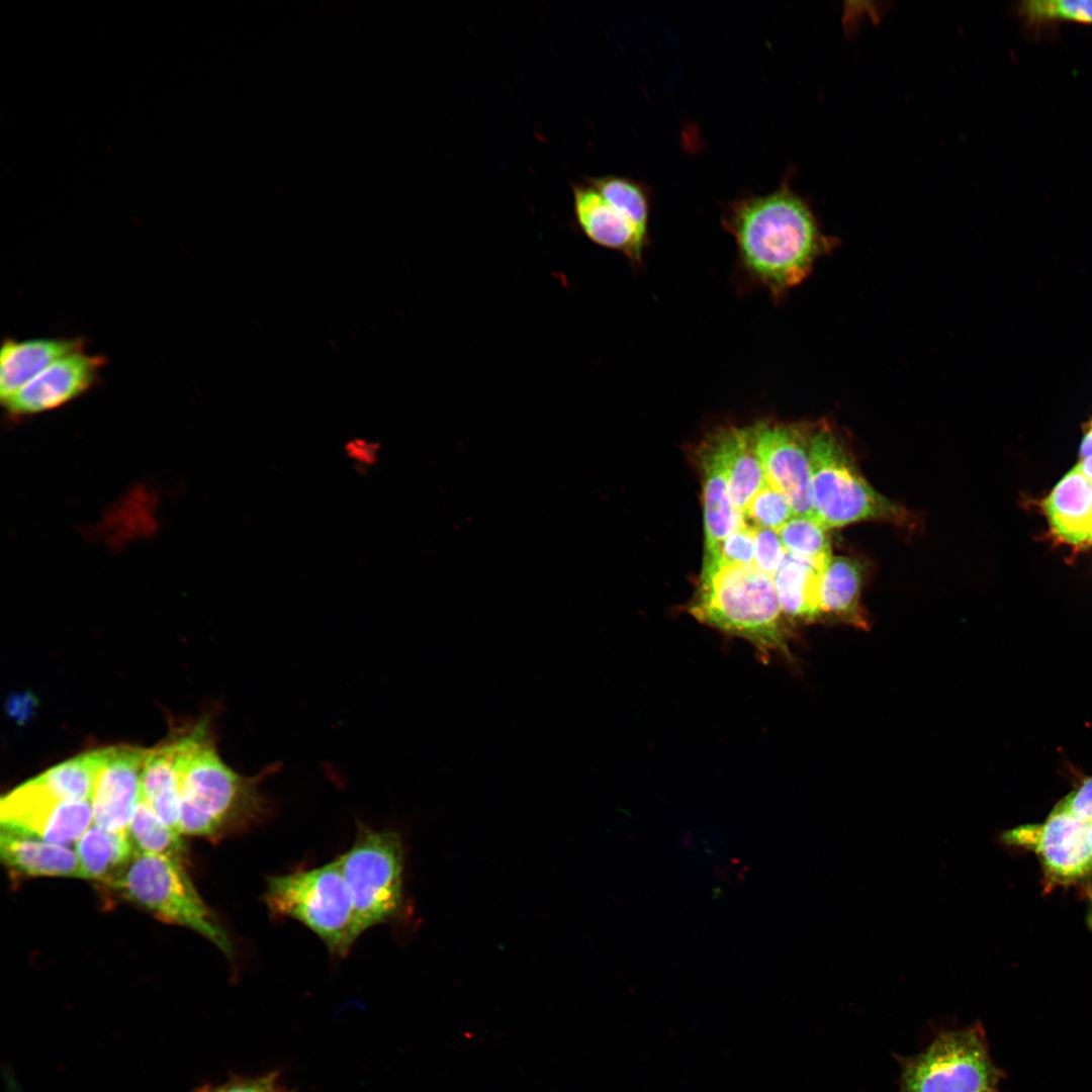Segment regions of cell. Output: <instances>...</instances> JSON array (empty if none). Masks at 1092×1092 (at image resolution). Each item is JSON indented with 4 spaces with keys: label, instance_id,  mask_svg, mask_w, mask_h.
I'll list each match as a JSON object with an SVG mask.
<instances>
[{
    "label": "cell",
    "instance_id": "38",
    "mask_svg": "<svg viewBox=\"0 0 1092 1092\" xmlns=\"http://www.w3.org/2000/svg\"><path fill=\"white\" fill-rule=\"evenodd\" d=\"M1087 834H1088L1089 845H1090L1091 850H1092V820L1088 822Z\"/></svg>",
    "mask_w": 1092,
    "mask_h": 1092
},
{
    "label": "cell",
    "instance_id": "2",
    "mask_svg": "<svg viewBox=\"0 0 1092 1092\" xmlns=\"http://www.w3.org/2000/svg\"><path fill=\"white\" fill-rule=\"evenodd\" d=\"M175 740L181 783V834L218 840L266 821L270 805L261 784L270 768L244 776L225 764L215 749L208 721Z\"/></svg>",
    "mask_w": 1092,
    "mask_h": 1092
},
{
    "label": "cell",
    "instance_id": "37",
    "mask_svg": "<svg viewBox=\"0 0 1092 1092\" xmlns=\"http://www.w3.org/2000/svg\"><path fill=\"white\" fill-rule=\"evenodd\" d=\"M1076 468L1092 481V456L1082 458Z\"/></svg>",
    "mask_w": 1092,
    "mask_h": 1092
},
{
    "label": "cell",
    "instance_id": "6",
    "mask_svg": "<svg viewBox=\"0 0 1092 1092\" xmlns=\"http://www.w3.org/2000/svg\"><path fill=\"white\" fill-rule=\"evenodd\" d=\"M336 858L350 892L359 936L404 914V847L397 832L358 823L353 844Z\"/></svg>",
    "mask_w": 1092,
    "mask_h": 1092
},
{
    "label": "cell",
    "instance_id": "16",
    "mask_svg": "<svg viewBox=\"0 0 1092 1092\" xmlns=\"http://www.w3.org/2000/svg\"><path fill=\"white\" fill-rule=\"evenodd\" d=\"M1053 535L1074 547L1092 544V481L1076 466L1042 502Z\"/></svg>",
    "mask_w": 1092,
    "mask_h": 1092
},
{
    "label": "cell",
    "instance_id": "27",
    "mask_svg": "<svg viewBox=\"0 0 1092 1092\" xmlns=\"http://www.w3.org/2000/svg\"><path fill=\"white\" fill-rule=\"evenodd\" d=\"M827 531L815 518L794 515L778 534L788 553L825 566L832 557Z\"/></svg>",
    "mask_w": 1092,
    "mask_h": 1092
},
{
    "label": "cell",
    "instance_id": "18",
    "mask_svg": "<svg viewBox=\"0 0 1092 1092\" xmlns=\"http://www.w3.org/2000/svg\"><path fill=\"white\" fill-rule=\"evenodd\" d=\"M0 854L10 869L30 877L82 878L75 849L1 827Z\"/></svg>",
    "mask_w": 1092,
    "mask_h": 1092
},
{
    "label": "cell",
    "instance_id": "12",
    "mask_svg": "<svg viewBox=\"0 0 1092 1092\" xmlns=\"http://www.w3.org/2000/svg\"><path fill=\"white\" fill-rule=\"evenodd\" d=\"M105 357L84 351L62 358L2 402L12 418H23L62 406L81 396L99 380Z\"/></svg>",
    "mask_w": 1092,
    "mask_h": 1092
},
{
    "label": "cell",
    "instance_id": "17",
    "mask_svg": "<svg viewBox=\"0 0 1092 1092\" xmlns=\"http://www.w3.org/2000/svg\"><path fill=\"white\" fill-rule=\"evenodd\" d=\"M81 338L5 339L0 353V398L6 400L56 361L82 351Z\"/></svg>",
    "mask_w": 1092,
    "mask_h": 1092
},
{
    "label": "cell",
    "instance_id": "20",
    "mask_svg": "<svg viewBox=\"0 0 1092 1092\" xmlns=\"http://www.w3.org/2000/svg\"><path fill=\"white\" fill-rule=\"evenodd\" d=\"M180 797L177 745L173 739L148 750L142 772L141 800L166 825L179 832Z\"/></svg>",
    "mask_w": 1092,
    "mask_h": 1092
},
{
    "label": "cell",
    "instance_id": "24",
    "mask_svg": "<svg viewBox=\"0 0 1092 1092\" xmlns=\"http://www.w3.org/2000/svg\"><path fill=\"white\" fill-rule=\"evenodd\" d=\"M104 748L79 754L46 770L35 784L64 801H91Z\"/></svg>",
    "mask_w": 1092,
    "mask_h": 1092
},
{
    "label": "cell",
    "instance_id": "26",
    "mask_svg": "<svg viewBox=\"0 0 1092 1092\" xmlns=\"http://www.w3.org/2000/svg\"><path fill=\"white\" fill-rule=\"evenodd\" d=\"M584 178L604 197L625 211L635 223L649 231L652 190L647 184L616 174Z\"/></svg>",
    "mask_w": 1092,
    "mask_h": 1092
},
{
    "label": "cell",
    "instance_id": "25",
    "mask_svg": "<svg viewBox=\"0 0 1092 1092\" xmlns=\"http://www.w3.org/2000/svg\"><path fill=\"white\" fill-rule=\"evenodd\" d=\"M134 852L163 855L182 861L185 846L180 833L166 825L142 800L126 829Z\"/></svg>",
    "mask_w": 1092,
    "mask_h": 1092
},
{
    "label": "cell",
    "instance_id": "23",
    "mask_svg": "<svg viewBox=\"0 0 1092 1092\" xmlns=\"http://www.w3.org/2000/svg\"><path fill=\"white\" fill-rule=\"evenodd\" d=\"M84 879L111 885L122 873L134 850L127 832H113L91 824L76 842Z\"/></svg>",
    "mask_w": 1092,
    "mask_h": 1092
},
{
    "label": "cell",
    "instance_id": "10",
    "mask_svg": "<svg viewBox=\"0 0 1092 1092\" xmlns=\"http://www.w3.org/2000/svg\"><path fill=\"white\" fill-rule=\"evenodd\" d=\"M1088 821L1054 809L1041 824L1020 825L999 835L1001 844L1033 851L1053 882L1070 884L1092 873Z\"/></svg>",
    "mask_w": 1092,
    "mask_h": 1092
},
{
    "label": "cell",
    "instance_id": "29",
    "mask_svg": "<svg viewBox=\"0 0 1092 1092\" xmlns=\"http://www.w3.org/2000/svg\"><path fill=\"white\" fill-rule=\"evenodd\" d=\"M794 515L787 497L768 482L757 491L743 513L750 526L777 532Z\"/></svg>",
    "mask_w": 1092,
    "mask_h": 1092
},
{
    "label": "cell",
    "instance_id": "4",
    "mask_svg": "<svg viewBox=\"0 0 1092 1092\" xmlns=\"http://www.w3.org/2000/svg\"><path fill=\"white\" fill-rule=\"evenodd\" d=\"M810 461L815 518L826 529L862 521H909L905 508L867 481L838 432L826 422L814 423Z\"/></svg>",
    "mask_w": 1092,
    "mask_h": 1092
},
{
    "label": "cell",
    "instance_id": "3",
    "mask_svg": "<svg viewBox=\"0 0 1092 1092\" xmlns=\"http://www.w3.org/2000/svg\"><path fill=\"white\" fill-rule=\"evenodd\" d=\"M690 612L703 624L747 640L764 655L790 654L774 577L754 565L703 564Z\"/></svg>",
    "mask_w": 1092,
    "mask_h": 1092
},
{
    "label": "cell",
    "instance_id": "39",
    "mask_svg": "<svg viewBox=\"0 0 1092 1092\" xmlns=\"http://www.w3.org/2000/svg\"><path fill=\"white\" fill-rule=\"evenodd\" d=\"M983 1092H996V1091H995V1089H988V1090H985Z\"/></svg>",
    "mask_w": 1092,
    "mask_h": 1092
},
{
    "label": "cell",
    "instance_id": "7",
    "mask_svg": "<svg viewBox=\"0 0 1092 1092\" xmlns=\"http://www.w3.org/2000/svg\"><path fill=\"white\" fill-rule=\"evenodd\" d=\"M110 886L160 919L196 931L226 957H233L230 936L198 894L180 861L134 852Z\"/></svg>",
    "mask_w": 1092,
    "mask_h": 1092
},
{
    "label": "cell",
    "instance_id": "36",
    "mask_svg": "<svg viewBox=\"0 0 1092 1092\" xmlns=\"http://www.w3.org/2000/svg\"><path fill=\"white\" fill-rule=\"evenodd\" d=\"M1080 456L1086 458L1092 456V418L1086 424L1080 447Z\"/></svg>",
    "mask_w": 1092,
    "mask_h": 1092
},
{
    "label": "cell",
    "instance_id": "34",
    "mask_svg": "<svg viewBox=\"0 0 1092 1092\" xmlns=\"http://www.w3.org/2000/svg\"><path fill=\"white\" fill-rule=\"evenodd\" d=\"M214 1092H283L271 1075L247 1082L229 1085Z\"/></svg>",
    "mask_w": 1092,
    "mask_h": 1092
},
{
    "label": "cell",
    "instance_id": "1",
    "mask_svg": "<svg viewBox=\"0 0 1092 1092\" xmlns=\"http://www.w3.org/2000/svg\"><path fill=\"white\" fill-rule=\"evenodd\" d=\"M721 222L734 239L743 273L774 299L801 284L817 260L838 245L822 232L809 201L793 190L788 175L769 193L730 200Z\"/></svg>",
    "mask_w": 1092,
    "mask_h": 1092
},
{
    "label": "cell",
    "instance_id": "15",
    "mask_svg": "<svg viewBox=\"0 0 1092 1092\" xmlns=\"http://www.w3.org/2000/svg\"><path fill=\"white\" fill-rule=\"evenodd\" d=\"M703 445L699 461L703 479L704 562H710L716 559L721 543L745 520L731 502L724 460L715 437L712 435Z\"/></svg>",
    "mask_w": 1092,
    "mask_h": 1092
},
{
    "label": "cell",
    "instance_id": "35",
    "mask_svg": "<svg viewBox=\"0 0 1092 1092\" xmlns=\"http://www.w3.org/2000/svg\"><path fill=\"white\" fill-rule=\"evenodd\" d=\"M36 703L34 697L29 694L15 695L7 702V712L17 722L24 723L34 710Z\"/></svg>",
    "mask_w": 1092,
    "mask_h": 1092
},
{
    "label": "cell",
    "instance_id": "5",
    "mask_svg": "<svg viewBox=\"0 0 1092 1092\" xmlns=\"http://www.w3.org/2000/svg\"><path fill=\"white\" fill-rule=\"evenodd\" d=\"M262 899L271 915L299 921L333 956L347 957L359 937L350 892L337 858L268 877Z\"/></svg>",
    "mask_w": 1092,
    "mask_h": 1092
},
{
    "label": "cell",
    "instance_id": "32",
    "mask_svg": "<svg viewBox=\"0 0 1092 1092\" xmlns=\"http://www.w3.org/2000/svg\"><path fill=\"white\" fill-rule=\"evenodd\" d=\"M344 453L356 469H371L380 458V445L366 437L350 438L344 445Z\"/></svg>",
    "mask_w": 1092,
    "mask_h": 1092
},
{
    "label": "cell",
    "instance_id": "33",
    "mask_svg": "<svg viewBox=\"0 0 1092 1092\" xmlns=\"http://www.w3.org/2000/svg\"><path fill=\"white\" fill-rule=\"evenodd\" d=\"M1072 814L1084 821L1092 820V777L1086 779L1075 791L1067 795L1054 808Z\"/></svg>",
    "mask_w": 1092,
    "mask_h": 1092
},
{
    "label": "cell",
    "instance_id": "14",
    "mask_svg": "<svg viewBox=\"0 0 1092 1092\" xmlns=\"http://www.w3.org/2000/svg\"><path fill=\"white\" fill-rule=\"evenodd\" d=\"M573 216L581 233L594 244L623 254L634 266L641 264L649 244V231L640 228L585 178L571 184Z\"/></svg>",
    "mask_w": 1092,
    "mask_h": 1092
},
{
    "label": "cell",
    "instance_id": "8",
    "mask_svg": "<svg viewBox=\"0 0 1092 1092\" xmlns=\"http://www.w3.org/2000/svg\"><path fill=\"white\" fill-rule=\"evenodd\" d=\"M999 1072L979 1024L938 1034L922 1052L902 1061L899 1092H983Z\"/></svg>",
    "mask_w": 1092,
    "mask_h": 1092
},
{
    "label": "cell",
    "instance_id": "31",
    "mask_svg": "<svg viewBox=\"0 0 1092 1092\" xmlns=\"http://www.w3.org/2000/svg\"><path fill=\"white\" fill-rule=\"evenodd\" d=\"M786 555L777 531L755 528L754 566L774 577Z\"/></svg>",
    "mask_w": 1092,
    "mask_h": 1092
},
{
    "label": "cell",
    "instance_id": "22",
    "mask_svg": "<svg viewBox=\"0 0 1092 1092\" xmlns=\"http://www.w3.org/2000/svg\"><path fill=\"white\" fill-rule=\"evenodd\" d=\"M826 565L796 557L786 551L785 558L774 576L784 616L790 619L813 621L819 614V593Z\"/></svg>",
    "mask_w": 1092,
    "mask_h": 1092
},
{
    "label": "cell",
    "instance_id": "30",
    "mask_svg": "<svg viewBox=\"0 0 1092 1092\" xmlns=\"http://www.w3.org/2000/svg\"><path fill=\"white\" fill-rule=\"evenodd\" d=\"M755 528L744 522L720 545L716 561L740 565H754Z\"/></svg>",
    "mask_w": 1092,
    "mask_h": 1092
},
{
    "label": "cell",
    "instance_id": "21",
    "mask_svg": "<svg viewBox=\"0 0 1092 1092\" xmlns=\"http://www.w3.org/2000/svg\"><path fill=\"white\" fill-rule=\"evenodd\" d=\"M862 565L847 556H833L821 578L819 614L866 629L868 620L860 604Z\"/></svg>",
    "mask_w": 1092,
    "mask_h": 1092
},
{
    "label": "cell",
    "instance_id": "28",
    "mask_svg": "<svg viewBox=\"0 0 1092 1092\" xmlns=\"http://www.w3.org/2000/svg\"><path fill=\"white\" fill-rule=\"evenodd\" d=\"M1015 10L1032 30L1065 22L1092 24V0H1026Z\"/></svg>",
    "mask_w": 1092,
    "mask_h": 1092
},
{
    "label": "cell",
    "instance_id": "19",
    "mask_svg": "<svg viewBox=\"0 0 1092 1092\" xmlns=\"http://www.w3.org/2000/svg\"><path fill=\"white\" fill-rule=\"evenodd\" d=\"M713 436L724 460L731 502L743 514L767 482L751 426L720 429Z\"/></svg>",
    "mask_w": 1092,
    "mask_h": 1092
},
{
    "label": "cell",
    "instance_id": "9",
    "mask_svg": "<svg viewBox=\"0 0 1092 1092\" xmlns=\"http://www.w3.org/2000/svg\"><path fill=\"white\" fill-rule=\"evenodd\" d=\"M813 428L814 424L771 421L751 425L766 481L783 492L795 515L815 518L810 461Z\"/></svg>",
    "mask_w": 1092,
    "mask_h": 1092
},
{
    "label": "cell",
    "instance_id": "13",
    "mask_svg": "<svg viewBox=\"0 0 1092 1092\" xmlns=\"http://www.w3.org/2000/svg\"><path fill=\"white\" fill-rule=\"evenodd\" d=\"M148 749L118 745L104 748L91 798L93 824L126 832L141 800V780Z\"/></svg>",
    "mask_w": 1092,
    "mask_h": 1092
},
{
    "label": "cell",
    "instance_id": "11",
    "mask_svg": "<svg viewBox=\"0 0 1092 1092\" xmlns=\"http://www.w3.org/2000/svg\"><path fill=\"white\" fill-rule=\"evenodd\" d=\"M1 827L47 841L71 844L93 823L91 801L60 800L29 780L0 803Z\"/></svg>",
    "mask_w": 1092,
    "mask_h": 1092
}]
</instances>
